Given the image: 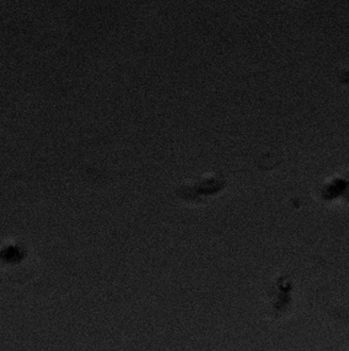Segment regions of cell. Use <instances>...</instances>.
Returning <instances> with one entry per match:
<instances>
[]
</instances>
